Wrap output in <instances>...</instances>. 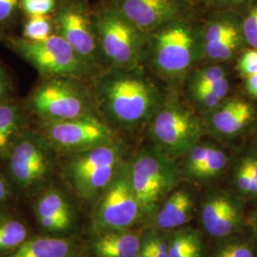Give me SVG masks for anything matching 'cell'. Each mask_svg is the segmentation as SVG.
Wrapping results in <instances>:
<instances>
[{
	"label": "cell",
	"mask_w": 257,
	"mask_h": 257,
	"mask_svg": "<svg viewBox=\"0 0 257 257\" xmlns=\"http://www.w3.org/2000/svg\"><path fill=\"white\" fill-rule=\"evenodd\" d=\"M91 80L99 116L117 133L146 126L166 96L143 65L105 68Z\"/></svg>",
	"instance_id": "1"
},
{
	"label": "cell",
	"mask_w": 257,
	"mask_h": 257,
	"mask_svg": "<svg viewBox=\"0 0 257 257\" xmlns=\"http://www.w3.org/2000/svg\"><path fill=\"white\" fill-rule=\"evenodd\" d=\"M201 57V27L183 19L147 34L142 65L174 85L186 79Z\"/></svg>",
	"instance_id": "2"
},
{
	"label": "cell",
	"mask_w": 257,
	"mask_h": 257,
	"mask_svg": "<svg viewBox=\"0 0 257 257\" xmlns=\"http://www.w3.org/2000/svg\"><path fill=\"white\" fill-rule=\"evenodd\" d=\"M128 174L143 223L151 226L161 203L179 186L182 179L179 164L149 142L128 159Z\"/></svg>",
	"instance_id": "3"
},
{
	"label": "cell",
	"mask_w": 257,
	"mask_h": 257,
	"mask_svg": "<svg viewBox=\"0 0 257 257\" xmlns=\"http://www.w3.org/2000/svg\"><path fill=\"white\" fill-rule=\"evenodd\" d=\"M62 156V174L83 200L93 201L127 161V147L117 140L105 145Z\"/></svg>",
	"instance_id": "4"
},
{
	"label": "cell",
	"mask_w": 257,
	"mask_h": 257,
	"mask_svg": "<svg viewBox=\"0 0 257 257\" xmlns=\"http://www.w3.org/2000/svg\"><path fill=\"white\" fill-rule=\"evenodd\" d=\"M28 107L40 122L99 115L92 86L73 77H42L31 92Z\"/></svg>",
	"instance_id": "5"
},
{
	"label": "cell",
	"mask_w": 257,
	"mask_h": 257,
	"mask_svg": "<svg viewBox=\"0 0 257 257\" xmlns=\"http://www.w3.org/2000/svg\"><path fill=\"white\" fill-rule=\"evenodd\" d=\"M150 142L178 160L186 156L205 134L203 120L175 94H166L146 125Z\"/></svg>",
	"instance_id": "6"
},
{
	"label": "cell",
	"mask_w": 257,
	"mask_h": 257,
	"mask_svg": "<svg viewBox=\"0 0 257 257\" xmlns=\"http://www.w3.org/2000/svg\"><path fill=\"white\" fill-rule=\"evenodd\" d=\"M104 69L142 65L147 34L109 7L92 18Z\"/></svg>",
	"instance_id": "7"
},
{
	"label": "cell",
	"mask_w": 257,
	"mask_h": 257,
	"mask_svg": "<svg viewBox=\"0 0 257 257\" xmlns=\"http://www.w3.org/2000/svg\"><path fill=\"white\" fill-rule=\"evenodd\" d=\"M57 156L39 131H27L19 135L10 150L11 176L24 191L43 188L54 175Z\"/></svg>",
	"instance_id": "8"
},
{
	"label": "cell",
	"mask_w": 257,
	"mask_h": 257,
	"mask_svg": "<svg viewBox=\"0 0 257 257\" xmlns=\"http://www.w3.org/2000/svg\"><path fill=\"white\" fill-rule=\"evenodd\" d=\"M13 44L19 55L42 77H73L91 80L99 72L87 64L64 38L57 34L38 42L22 37L14 40Z\"/></svg>",
	"instance_id": "9"
},
{
	"label": "cell",
	"mask_w": 257,
	"mask_h": 257,
	"mask_svg": "<svg viewBox=\"0 0 257 257\" xmlns=\"http://www.w3.org/2000/svg\"><path fill=\"white\" fill-rule=\"evenodd\" d=\"M91 217L93 234L132 229L143 223L141 209L134 193L128 174V159L95 200Z\"/></svg>",
	"instance_id": "10"
},
{
	"label": "cell",
	"mask_w": 257,
	"mask_h": 257,
	"mask_svg": "<svg viewBox=\"0 0 257 257\" xmlns=\"http://www.w3.org/2000/svg\"><path fill=\"white\" fill-rule=\"evenodd\" d=\"M246 202L230 189L211 188L197 204L200 230L210 240L225 238L247 230Z\"/></svg>",
	"instance_id": "11"
},
{
	"label": "cell",
	"mask_w": 257,
	"mask_h": 257,
	"mask_svg": "<svg viewBox=\"0 0 257 257\" xmlns=\"http://www.w3.org/2000/svg\"><path fill=\"white\" fill-rule=\"evenodd\" d=\"M39 132L60 156L74 154L117 140L118 133L99 115L40 122Z\"/></svg>",
	"instance_id": "12"
},
{
	"label": "cell",
	"mask_w": 257,
	"mask_h": 257,
	"mask_svg": "<svg viewBox=\"0 0 257 257\" xmlns=\"http://www.w3.org/2000/svg\"><path fill=\"white\" fill-rule=\"evenodd\" d=\"M110 7L144 34L191 19L194 8L188 0H112Z\"/></svg>",
	"instance_id": "13"
},
{
	"label": "cell",
	"mask_w": 257,
	"mask_h": 257,
	"mask_svg": "<svg viewBox=\"0 0 257 257\" xmlns=\"http://www.w3.org/2000/svg\"><path fill=\"white\" fill-rule=\"evenodd\" d=\"M55 26L57 35L64 38L87 64L97 70L104 69L98 41L92 18L75 6H66L58 11Z\"/></svg>",
	"instance_id": "14"
},
{
	"label": "cell",
	"mask_w": 257,
	"mask_h": 257,
	"mask_svg": "<svg viewBox=\"0 0 257 257\" xmlns=\"http://www.w3.org/2000/svg\"><path fill=\"white\" fill-rule=\"evenodd\" d=\"M255 109L251 103L233 97L225 99L214 110L206 113L203 120L205 132L226 142L242 137L252 124Z\"/></svg>",
	"instance_id": "15"
},
{
	"label": "cell",
	"mask_w": 257,
	"mask_h": 257,
	"mask_svg": "<svg viewBox=\"0 0 257 257\" xmlns=\"http://www.w3.org/2000/svg\"><path fill=\"white\" fill-rule=\"evenodd\" d=\"M37 222L42 230L50 233H63L74 223V211L68 198L58 189H47L36 202Z\"/></svg>",
	"instance_id": "16"
},
{
	"label": "cell",
	"mask_w": 257,
	"mask_h": 257,
	"mask_svg": "<svg viewBox=\"0 0 257 257\" xmlns=\"http://www.w3.org/2000/svg\"><path fill=\"white\" fill-rule=\"evenodd\" d=\"M197 204L193 192L178 186L161 203L151 226L167 231L187 226L193 219Z\"/></svg>",
	"instance_id": "17"
},
{
	"label": "cell",
	"mask_w": 257,
	"mask_h": 257,
	"mask_svg": "<svg viewBox=\"0 0 257 257\" xmlns=\"http://www.w3.org/2000/svg\"><path fill=\"white\" fill-rule=\"evenodd\" d=\"M143 229L110 230L95 234L92 250L94 257H138Z\"/></svg>",
	"instance_id": "18"
},
{
	"label": "cell",
	"mask_w": 257,
	"mask_h": 257,
	"mask_svg": "<svg viewBox=\"0 0 257 257\" xmlns=\"http://www.w3.org/2000/svg\"><path fill=\"white\" fill-rule=\"evenodd\" d=\"M74 239L60 236L28 238L19 248L4 257H77Z\"/></svg>",
	"instance_id": "19"
},
{
	"label": "cell",
	"mask_w": 257,
	"mask_h": 257,
	"mask_svg": "<svg viewBox=\"0 0 257 257\" xmlns=\"http://www.w3.org/2000/svg\"><path fill=\"white\" fill-rule=\"evenodd\" d=\"M203 257H257V247L246 230L229 237L210 240Z\"/></svg>",
	"instance_id": "20"
},
{
	"label": "cell",
	"mask_w": 257,
	"mask_h": 257,
	"mask_svg": "<svg viewBox=\"0 0 257 257\" xmlns=\"http://www.w3.org/2000/svg\"><path fill=\"white\" fill-rule=\"evenodd\" d=\"M206 244L205 235L199 228L187 225L171 230L169 257H203Z\"/></svg>",
	"instance_id": "21"
},
{
	"label": "cell",
	"mask_w": 257,
	"mask_h": 257,
	"mask_svg": "<svg viewBox=\"0 0 257 257\" xmlns=\"http://www.w3.org/2000/svg\"><path fill=\"white\" fill-rule=\"evenodd\" d=\"M230 161L229 154L223 148L212 143L206 159L186 180L202 186L211 184L227 172Z\"/></svg>",
	"instance_id": "22"
},
{
	"label": "cell",
	"mask_w": 257,
	"mask_h": 257,
	"mask_svg": "<svg viewBox=\"0 0 257 257\" xmlns=\"http://www.w3.org/2000/svg\"><path fill=\"white\" fill-rule=\"evenodd\" d=\"M22 125L19 107L11 103H0V156L9 155Z\"/></svg>",
	"instance_id": "23"
},
{
	"label": "cell",
	"mask_w": 257,
	"mask_h": 257,
	"mask_svg": "<svg viewBox=\"0 0 257 257\" xmlns=\"http://www.w3.org/2000/svg\"><path fill=\"white\" fill-rule=\"evenodd\" d=\"M230 190L247 205L254 204L257 206V182L246 156L240 158L233 169Z\"/></svg>",
	"instance_id": "24"
},
{
	"label": "cell",
	"mask_w": 257,
	"mask_h": 257,
	"mask_svg": "<svg viewBox=\"0 0 257 257\" xmlns=\"http://www.w3.org/2000/svg\"><path fill=\"white\" fill-rule=\"evenodd\" d=\"M247 45L243 34L226 37L215 42L202 45V57L213 63L230 61Z\"/></svg>",
	"instance_id": "25"
},
{
	"label": "cell",
	"mask_w": 257,
	"mask_h": 257,
	"mask_svg": "<svg viewBox=\"0 0 257 257\" xmlns=\"http://www.w3.org/2000/svg\"><path fill=\"white\" fill-rule=\"evenodd\" d=\"M28 239V229L21 221L0 215V254L10 253Z\"/></svg>",
	"instance_id": "26"
},
{
	"label": "cell",
	"mask_w": 257,
	"mask_h": 257,
	"mask_svg": "<svg viewBox=\"0 0 257 257\" xmlns=\"http://www.w3.org/2000/svg\"><path fill=\"white\" fill-rule=\"evenodd\" d=\"M229 91L230 80L229 77H225L206 88L189 92V94L196 107L208 113L226 99Z\"/></svg>",
	"instance_id": "27"
},
{
	"label": "cell",
	"mask_w": 257,
	"mask_h": 257,
	"mask_svg": "<svg viewBox=\"0 0 257 257\" xmlns=\"http://www.w3.org/2000/svg\"><path fill=\"white\" fill-rule=\"evenodd\" d=\"M228 77V72L219 65H209L193 70L188 75V92L206 88Z\"/></svg>",
	"instance_id": "28"
},
{
	"label": "cell",
	"mask_w": 257,
	"mask_h": 257,
	"mask_svg": "<svg viewBox=\"0 0 257 257\" xmlns=\"http://www.w3.org/2000/svg\"><path fill=\"white\" fill-rule=\"evenodd\" d=\"M54 23L48 16L31 17L23 28V38L31 41H44L54 35Z\"/></svg>",
	"instance_id": "29"
},
{
	"label": "cell",
	"mask_w": 257,
	"mask_h": 257,
	"mask_svg": "<svg viewBox=\"0 0 257 257\" xmlns=\"http://www.w3.org/2000/svg\"><path fill=\"white\" fill-rule=\"evenodd\" d=\"M242 16V33L246 44L257 49V0H252Z\"/></svg>",
	"instance_id": "30"
},
{
	"label": "cell",
	"mask_w": 257,
	"mask_h": 257,
	"mask_svg": "<svg viewBox=\"0 0 257 257\" xmlns=\"http://www.w3.org/2000/svg\"><path fill=\"white\" fill-rule=\"evenodd\" d=\"M20 5L29 18L48 16L55 8V0H21Z\"/></svg>",
	"instance_id": "31"
},
{
	"label": "cell",
	"mask_w": 257,
	"mask_h": 257,
	"mask_svg": "<svg viewBox=\"0 0 257 257\" xmlns=\"http://www.w3.org/2000/svg\"><path fill=\"white\" fill-rule=\"evenodd\" d=\"M237 69L244 78L257 74V49L249 48L242 53L237 62Z\"/></svg>",
	"instance_id": "32"
},
{
	"label": "cell",
	"mask_w": 257,
	"mask_h": 257,
	"mask_svg": "<svg viewBox=\"0 0 257 257\" xmlns=\"http://www.w3.org/2000/svg\"><path fill=\"white\" fill-rule=\"evenodd\" d=\"M252 0H208L211 11H230L242 15Z\"/></svg>",
	"instance_id": "33"
},
{
	"label": "cell",
	"mask_w": 257,
	"mask_h": 257,
	"mask_svg": "<svg viewBox=\"0 0 257 257\" xmlns=\"http://www.w3.org/2000/svg\"><path fill=\"white\" fill-rule=\"evenodd\" d=\"M138 257H156L151 226H148V228H144Z\"/></svg>",
	"instance_id": "34"
},
{
	"label": "cell",
	"mask_w": 257,
	"mask_h": 257,
	"mask_svg": "<svg viewBox=\"0 0 257 257\" xmlns=\"http://www.w3.org/2000/svg\"><path fill=\"white\" fill-rule=\"evenodd\" d=\"M21 0H0V22L9 20L19 8Z\"/></svg>",
	"instance_id": "35"
},
{
	"label": "cell",
	"mask_w": 257,
	"mask_h": 257,
	"mask_svg": "<svg viewBox=\"0 0 257 257\" xmlns=\"http://www.w3.org/2000/svg\"><path fill=\"white\" fill-rule=\"evenodd\" d=\"M247 230L254 240V243L257 247V206L248 211L247 213Z\"/></svg>",
	"instance_id": "36"
},
{
	"label": "cell",
	"mask_w": 257,
	"mask_h": 257,
	"mask_svg": "<svg viewBox=\"0 0 257 257\" xmlns=\"http://www.w3.org/2000/svg\"><path fill=\"white\" fill-rule=\"evenodd\" d=\"M245 90L248 96L257 99V74L245 78Z\"/></svg>",
	"instance_id": "37"
},
{
	"label": "cell",
	"mask_w": 257,
	"mask_h": 257,
	"mask_svg": "<svg viewBox=\"0 0 257 257\" xmlns=\"http://www.w3.org/2000/svg\"><path fill=\"white\" fill-rule=\"evenodd\" d=\"M10 91L9 80L5 72L0 67V99H3L7 96Z\"/></svg>",
	"instance_id": "38"
},
{
	"label": "cell",
	"mask_w": 257,
	"mask_h": 257,
	"mask_svg": "<svg viewBox=\"0 0 257 257\" xmlns=\"http://www.w3.org/2000/svg\"><path fill=\"white\" fill-rule=\"evenodd\" d=\"M246 157L253 176L255 178V181L257 182V153L254 150H251L248 154L246 155Z\"/></svg>",
	"instance_id": "39"
},
{
	"label": "cell",
	"mask_w": 257,
	"mask_h": 257,
	"mask_svg": "<svg viewBox=\"0 0 257 257\" xmlns=\"http://www.w3.org/2000/svg\"><path fill=\"white\" fill-rule=\"evenodd\" d=\"M8 195H9L8 186L5 182V180L0 176V202L6 200Z\"/></svg>",
	"instance_id": "40"
},
{
	"label": "cell",
	"mask_w": 257,
	"mask_h": 257,
	"mask_svg": "<svg viewBox=\"0 0 257 257\" xmlns=\"http://www.w3.org/2000/svg\"><path fill=\"white\" fill-rule=\"evenodd\" d=\"M188 1L191 2L193 6H196L198 4H206L207 5V2H208V0H188Z\"/></svg>",
	"instance_id": "41"
},
{
	"label": "cell",
	"mask_w": 257,
	"mask_h": 257,
	"mask_svg": "<svg viewBox=\"0 0 257 257\" xmlns=\"http://www.w3.org/2000/svg\"><path fill=\"white\" fill-rule=\"evenodd\" d=\"M253 150H254V151L257 153V131L256 135H255V138H254V148H253Z\"/></svg>",
	"instance_id": "42"
}]
</instances>
